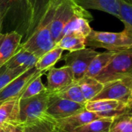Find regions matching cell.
<instances>
[{"label":"cell","mask_w":132,"mask_h":132,"mask_svg":"<svg viewBox=\"0 0 132 132\" xmlns=\"http://www.w3.org/2000/svg\"><path fill=\"white\" fill-rule=\"evenodd\" d=\"M32 11V32L37 26L53 0H26Z\"/></svg>","instance_id":"24"},{"label":"cell","mask_w":132,"mask_h":132,"mask_svg":"<svg viewBox=\"0 0 132 132\" xmlns=\"http://www.w3.org/2000/svg\"><path fill=\"white\" fill-rule=\"evenodd\" d=\"M119 19L125 25L123 31L132 36V4L119 0Z\"/></svg>","instance_id":"27"},{"label":"cell","mask_w":132,"mask_h":132,"mask_svg":"<svg viewBox=\"0 0 132 132\" xmlns=\"http://www.w3.org/2000/svg\"><path fill=\"white\" fill-rule=\"evenodd\" d=\"M85 110L99 113L106 118H113L131 114V105L115 100L89 101L85 103Z\"/></svg>","instance_id":"9"},{"label":"cell","mask_w":132,"mask_h":132,"mask_svg":"<svg viewBox=\"0 0 132 132\" xmlns=\"http://www.w3.org/2000/svg\"><path fill=\"white\" fill-rule=\"evenodd\" d=\"M115 100L131 105L132 77L107 82L101 92L91 101Z\"/></svg>","instance_id":"7"},{"label":"cell","mask_w":132,"mask_h":132,"mask_svg":"<svg viewBox=\"0 0 132 132\" xmlns=\"http://www.w3.org/2000/svg\"><path fill=\"white\" fill-rule=\"evenodd\" d=\"M27 70L21 67L15 69H9L5 66L0 68V90H2L6 85H8L14 79L20 76Z\"/></svg>","instance_id":"29"},{"label":"cell","mask_w":132,"mask_h":132,"mask_svg":"<svg viewBox=\"0 0 132 132\" xmlns=\"http://www.w3.org/2000/svg\"><path fill=\"white\" fill-rule=\"evenodd\" d=\"M63 51H76L86 48V37L73 33H70L62 36L56 43V46Z\"/></svg>","instance_id":"20"},{"label":"cell","mask_w":132,"mask_h":132,"mask_svg":"<svg viewBox=\"0 0 132 132\" xmlns=\"http://www.w3.org/2000/svg\"><path fill=\"white\" fill-rule=\"evenodd\" d=\"M129 77H132V49L114 52L108 64L95 79L104 84Z\"/></svg>","instance_id":"5"},{"label":"cell","mask_w":132,"mask_h":132,"mask_svg":"<svg viewBox=\"0 0 132 132\" xmlns=\"http://www.w3.org/2000/svg\"><path fill=\"white\" fill-rule=\"evenodd\" d=\"M76 15H84L94 19L88 10L79 5L75 0H53V12L50 29L55 43L60 39L65 25Z\"/></svg>","instance_id":"4"},{"label":"cell","mask_w":132,"mask_h":132,"mask_svg":"<svg viewBox=\"0 0 132 132\" xmlns=\"http://www.w3.org/2000/svg\"><path fill=\"white\" fill-rule=\"evenodd\" d=\"M114 118H106L91 121L87 125L78 127L69 132H109V128ZM52 132H58L53 130Z\"/></svg>","instance_id":"25"},{"label":"cell","mask_w":132,"mask_h":132,"mask_svg":"<svg viewBox=\"0 0 132 132\" xmlns=\"http://www.w3.org/2000/svg\"><path fill=\"white\" fill-rule=\"evenodd\" d=\"M114 52L113 51L108 50L104 53H99L90 62L87 70L85 77L95 78L108 64L114 55Z\"/></svg>","instance_id":"22"},{"label":"cell","mask_w":132,"mask_h":132,"mask_svg":"<svg viewBox=\"0 0 132 132\" xmlns=\"http://www.w3.org/2000/svg\"><path fill=\"white\" fill-rule=\"evenodd\" d=\"M85 111V104H80L54 96L51 97L47 108V114L53 120H60Z\"/></svg>","instance_id":"10"},{"label":"cell","mask_w":132,"mask_h":132,"mask_svg":"<svg viewBox=\"0 0 132 132\" xmlns=\"http://www.w3.org/2000/svg\"><path fill=\"white\" fill-rule=\"evenodd\" d=\"M63 50L62 49L55 46L38 58L35 65V68L38 71L45 73L50 69L53 67L59 60H61L63 56Z\"/></svg>","instance_id":"19"},{"label":"cell","mask_w":132,"mask_h":132,"mask_svg":"<svg viewBox=\"0 0 132 132\" xmlns=\"http://www.w3.org/2000/svg\"><path fill=\"white\" fill-rule=\"evenodd\" d=\"M99 53L91 48H84L82 50L69 52L61 60L65 61V65L72 70L73 80L75 82L85 77L87 70L92 60Z\"/></svg>","instance_id":"8"},{"label":"cell","mask_w":132,"mask_h":132,"mask_svg":"<svg viewBox=\"0 0 132 132\" xmlns=\"http://www.w3.org/2000/svg\"><path fill=\"white\" fill-rule=\"evenodd\" d=\"M14 132H23L22 127L19 125H15L14 126Z\"/></svg>","instance_id":"32"},{"label":"cell","mask_w":132,"mask_h":132,"mask_svg":"<svg viewBox=\"0 0 132 132\" xmlns=\"http://www.w3.org/2000/svg\"><path fill=\"white\" fill-rule=\"evenodd\" d=\"M22 39V35L15 31L0 33V68L15 53Z\"/></svg>","instance_id":"14"},{"label":"cell","mask_w":132,"mask_h":132,"mask_svg":"<svg viewBox=\"0 0 132 132\" xmlns=\"http://www.w3.org/2000/svg\"><path fill=\"white\" fill-rule=\"evenodd\" d=\"M19 98L0 103V125H17L19 113Z\"/></svg>","instance_id":"17"},{"label":"cell","mask_w":132,"mask_h":132,"mask_svg":"<svg viewBox=\"0 0 132 132\" xmlns=\"http://www.w3.org/2000/svg\"><path fill=\"white\" fill-rule=\"evenodd\" d=\"M2 30L15 31L26 39L32 32V11L26 0H0Z\"/></svg>","instance_id":"1"},{"label":"cell","mask_w":132,"mask_h":132,"mask_svg":"<svg viewBox=\"0 0 132 132\" xmlns=\"http://www.w3.org/2000/svg\"><path fill=\"white\" fill-rule=\"evenodd\" d=\"M51 93L48 90L38 95L19 100V113L17 125L26 126L43 121H52L46 112Z\"/></svg>","instance_id":"3"},{"label":"cell","mask_w":132,"mask_h":132,"mask_svg":"<svg viewBox=\"0 0 132 132\" xmlns=\"http://www.w3.org/2000/svg\"><path fill=\"white\" fill-rule=\"evenodd\" d=\"M40 73L42 72L38 71L34 67L27 70L11 81L2 90H0V103L11 99H20V97L28 84Z\"/></svg>","instance_id":"11"},{"label":"cell","mask_w":132,"mask_h":132,"mask_svg":"<svg viewBox=\"0 0 132 132\" xmlns=\"http://www.w3.org/2000/svg\"><path fill=\"white\" fill-rule=\"evenodd\" d=\"M53 12V0L30 35L20 44L22 49L33 53L38 58L56 46L50 29Z\"/></svg>","instance_id":"2"},{"label":"cell","mask_w":132,"mask_h":132,"mask_svg":"<svg viewBox=\"0 0 132 132\" xmlns=\"http://www.w3.org/2000/svg\"><path fill=\"white\" fill-rule=\"evenodd\" d=\"M55 120L43 121L23 126V132H52ZM22 127V126H21Z\"/></svg>","instance_id":"30"},{"label":"cell","mask_w":132,"mask_h":132,"mask_svg":"<svg viewBox=\"0 0 132 132\" xmlns=\"http://www.w3.org/2000/svg\"><path fill=\"white\" fill-rule=\"evenodd\" d=\"M38 57L33 53L22 49L20 46L15 53L4 65L9 69H15L18 67L29 70L35 67Z\"/></svg>","instance_id":"16"},{"label":"cell","mask_w":132,"mask_h":132,"mask_svg":"<svg viewBox=\"0 0 132 132\" xmlns=\"http://www.w3.org/2000/svg\"><path fill=\"white\" fill-rule=\"evenodd\" d=\"M81 92L87 101H91L96 95H97L104 87V84L99 82L93 77H84L80 80L77 81Z\"/></svg>","instance_id":"21"},{"label":"cell","mask_w":132,"mask_h":132,"mask_svg":"<svg viewBox=\"0 0 132 132\" xmlns=\"http://www.w3.org/2000/svg\"><path fill=\"white\" fill-rule=\"evenodd\" d=\"M43 74V73H39L28 84L25 90L22 94L20 99H26L47 91L46 87L42 82V76Z\"/></svg>","instance_id":"26"},{"label":"cell","mask_w":132,"mask_h":132,"mask_svg":"<svg viewBox=\"0 0 132 132\" xmlns=\"http://www.w3.org/2000/svg\"><path fill=\"white\" fill-rule=\"evenodd\" d=\"M85 9H96L108 12L119 19V0H75Z\"/></svg>","instance_id":"18"},{"label":"cell","mask_w":132,"mask_h":132,"mask_svg":"<svg viewBox=\"0 0 132 132\" xmlns=\"http://www.w3.org/2000/svg\"><path fill=\"white\" fill-rule=\"evenodd\" d=\"M0 132H14V125H0Z\"/></svg>","instance_id":"31"},{"label":"cell","mask_w":132,"mask_h":132,"mask_svg":"<svg viewBox=\"0 0 132 132\" xmlns=\"http://www.w3.org/2000/svg\"><path fill=\"white\" fill-rule=\"evenodd\" d=\"M47 90L52 94L61 90L74 82L70 68L66 65L60 67H52L47 71Z\"/></svg>","instance_id":"13"},{"label":"cell","mask_w":132,"mask_h":132,"mask_svg":"<svg viewBox=\"0 0 132 132\" xmlns=\"http://www.w3.org/2000/svg\"><path fill=\"white\" fill-rule=\"evenodd\" d=\"M102 118H106V117L99 113L91 112L85 110L68 118L55 120L53 130L58 132H69L91 121Z\"/></svg>","instance_id":"12"},{"label":"cell","mask_w":132,"mask_h":132,"mask_svg":"<svg viewBox=\"0 0 132 132\" xmlns=\"http://www.w3.org/2000/svg\"><path fill=\"white\" fill-rule=\"evenodd\" d=\"M86 46L93 48H104L113 52L132 49V36L124 31L111 32L92 29L86 37Z\"/></svg>","instance_id":"6"},{"label":"cell","mask_w":132,"mask_h":132,"mask_svg":"<svg viewBox=\"0 0 132 132\" xmlns=\"http://www.w3.org/2000/svg\"><path fill=\"white\" fill-rule=\"evenodd\" d=\"M93 19H94L88 18L84 15H76L73 17L63 27L60 39L62 36L70 33H73L87 37L93 29L90 26V22L93 21Z\"/></svg>","instance_id":"15"},{"label":"cell","mask_w":132,"mask_h":132,"mask_svg":"<svg viewBox=\"0 0 132 132\" xmlns=\"http://www.w3.org/2000/svg\"><path fill=\"white\" fill-rule=\"evenodd\" d=\"M54 96L69 100L73 102L80 103V104H85L86 100L81 92V90L77 82H73L71 84L68 85L67 87H64L60 91L53 94Z\"/></svg>","instance_id":"23"},{"label":"cell","mask_w":132,"mask_h":132,"mask_svg":"<svg viewBox=\"0 0 132 132\" xmlns=\"http://www.w3.org/2000/svg\"><path fill=\"white\" fill-rule=\"evenodd\" d=\"M1 30H2V25H1V20H0V33L2 32V31H1Z\"/></svg>","instance_id":"33"},{"label":"cell","mask_w":132,"mask_h":132,"mask_svg":"<svg viewBox=\"0 0 132 132\" xmlns=\"http://www.w3.org/2000/svg\"><path fill=\"white\" fill-rule=\"evenodd\" d=\"M109 132H132L131 113L115 117L111 122Z\"/></svg>","instance_id":"28"}]
</instances>
